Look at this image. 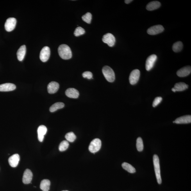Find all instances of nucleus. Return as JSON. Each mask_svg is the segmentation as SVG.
Segmentation results:
<instances>
[{
	"label": "nucleus",
	"mask_w": 191,
	"mask_h": 191,
	"mask_svg": "<svg viewBox=\"0 0 191 191\" xmlns=\"http://www.w3.org/2000/svg\"><path fill=\"white\" fill-rule=\"evenodd\" d=\"M58 51L59 55L64 60H69L72 58L71 50L68 45L65 44L60 45Z\"/></svg>",
	"instance_id": "f257e3e1"
},
{
	"label": "nucleus",
	"mask_w": 191,
	"mask_h": 191,
	"mask_svg": "<svg viewBox=\"0 0 191 191\" xmlns=\"http://www.w3.org/2000/svg\"><path fill=\"white\" fill-rule=\"evenodd\" d=\"M153 160L155 172L157 181L158 183L160 185L162 183V179H161V176L160 161H159V157L157 155H154Z\"/></svg>",
	"instance_id": "f03ea898"
},
{
	"label": "nucleus",
	"mask_w": 191,
	"mask_h": 191,
	"mask_svg": "<svg viewBox=\"0 0 191 191\" xmlns=\"http://www.w3.org/2000/svg\"><path fill=\"white\" fill-rule=\"evenodd\" d=\"M102 73L108 81L112 83L115 80V74L113 70L108 66H105L102 69Z\"/></svg>",
	"instance_id": "7ed1b4c3"
},
{
	"label": "nucleus",
	"mask_w": 191,
	"mask_h": 191,
	"mask_svg": "<svg viewBox=\"0 0 191 191\" xmlns=\"http://www.w3.org/2000/svg\"><path fill=\"white\" fill-rule=\"evenodd\" d=\"M101 147V140L99 138H96L91 142L88 149L91 153L95 154L99 151Z\"/></svg>",
	"instance_id": "20e7f679"
},
{
	"label": "nucleus",
	"mask_w": 191,
	"mask_h": 191,
	"mask_svg": "<svg viewBox=\"0 0 191 191\" xmlns=\"http://www.w3.org/2000/svg\"><path fill=\"white\" fill-rule=\"evenodd\" d=\"M140 76V72L137 69L133 70L131 73L129 77V81L131 84L134 85L138 82L139 80Z\"/></svg>",
	"instance_id": "39448f33"
},
{
	"label": "nucleus",
	"mask_w": 191,
	"mask_h": 191,
	"mask_svg": "<svg viewBox=\"0 0 191 191\" xmlns=\"http://www.w3.org/2000/svg\"><path fill=\"white\" fill-rule=\"evenodd\" d=\"M102 41L104 43L107 44L109 47H112L115 44L116 40L114 36L112 34L108 33L103 36Z\"/></svg>",
	"instance_id": "423d86ee"
},
{
	"label": "nucleus",
	"mask_w": 191,
	"mask_h": 191,
	"mask_svg": "<svg viewBox=\"0 0 191 191\" xmlns=\"http://www.w3.org/2000/svg\"><path fill=\"white\" fill-rule=\"evenodd\" d=\"M51 55V50L49 47L45 46L40 51V58L43 62H46L49 60Z\"/></svg>",
	"instance_id": "0eeeda50"
},
{
	"label": "nucleus",
	"mask_w": 191,
	"mask_h": 191,
	"mask_svg": "<svg viewBox=\"0 0 191 191\" xmlns=\"http://www.w3.org/2000/svg\"><path fill=\"white\" fill-rule=\"evenodd\" d=\"M17 22V20L15 18H8L6 20L4 26L6 30L8 32L13 31L15 28Z\"/></svg>",
	"instance_id": "6e6552de"
},
{
	"label": "nucleus",
	"mask_w": 191,
	"mask_h": 191,
	"mask_svg": "<svg viewBox=\"0 0 191 191\" xmlns=\"http://www.w3.org/2000/svg\"><path fill=\"white\" fill-rule=\"evenodd\" d=\"M157 58V57L154 54H152L147 58L145 63V68L147 71H149L153 68Z\"/></svg>",
	"instance_id": "1a4fd4ad"
},
{
	"label": "nucleus",
	"mask_w": 191,
	"mask_h": 191,
	"mask_svg": "<svg viewBox=\"0 0 191 191\" xmlns=\"http://www.w3.org/2000/svg\"><path fill=\"white\" fill-rule=\"evenodd\" d=\"M164 28L161 25L152 26L148 29L147 33L150 35H154L162 32L164 31Z\"/></svg>",
	"instance_id": "9d476101"
},
{
	"label": "nucleus",
	"mask_w": 191,
	"mask_h": 191,
	"mask_svg": "<svg viewBox=\"0 0 191 191\" xmlns=\"http://www.w3.org/2000/svg\"><path fill=\"white\" fill-rule=\"evenodd\" d=\"M33 178V174L30 170L26 169L24 172L23 176V182L25 184L31 183Z\"/></svg>",
	"instance_id": "9b49d317"
},
{
	"label": "nucleus",
	"mask_w": 191,
	"mask_h": 191,
	"mask_svg": "<svg viewBox=\"0 0 191 191\" xmlns=\"http://www.w3.org/2000/svg\"><path fill=\"white\" fill-rule=\"evenodd\" d=\"M191 122V116L186 115L177 118L173 123L177 124H186Z\"/></svg>",
	"instance_id": "f8f14e48"
},
{
	"label": "nucleus",
	"mask_w": 191,
	"mask_h": 191,
	"mask_svg": "<svg viewBox=\"0 0 191 191\" xmlns=\"http://www.w3.org/2000/svg\"><path fill=\"white\" fill-rule=\"evenodd\" d=\"M20 160V157L19 154H13L9 159V164L11 167H15L19 164Z\"/></svg>",
	"instance_id": "ddd939ff"
},
{
	"label": "nucleus",
	"mask_w": 191,
	"mask_h": 191,
	"mask_svg": "<svg viewBox=\"0 0 191 191\" xmlns=\"http://www.w3.org/2000/svg\"><path fill=\"white\" fill-rule=\"evenodd\" d=\"M191 72V67L190 66L184 67L178 70L177 74L179 77H183L188 76Z\"/></svg>",
	"instance_id": "4468645a"
},
{
	"label": "nucleus",
	"mask_w": 191,
	"mask_h": 191,
	"mask_svg": "<svg viewBox=\"0 0 191 191\" xmlns=\"http://www.w3.org/2000/svg\"><path fill=\"white\" fill-rule=\"evenodd\" d=\"M16 86L14 84L7 83L0 85V92H10L16 89Z\"/></svg>",
	"instance_id": "2eb2a0df"
},
{
	"label": "nucleus",
	"mask_w": 191,
	"mask_h": 191,
	"mask_svg": "<svg viewBox=\"0 0 191 191\" xmlns=\"http://www.w3.org/2000/svg\"><path fill=\"white\" fill-rule=\"evenodd\" d=\"M59 88V84L55 81H52L47 86L48 92L50 94H54L58 92Z\"/></svg>",
	"instance_id": "dca6fc26"
},
{
	"label": "nucleus",
	"mask_w": 191,
	"mask_h": 191,
	"mask_svg": "<svg viewBox=\"0 0 191 191\" xmlns=\"http://www.w3.org/2000/svg\"><path fill=\"white\" fill-rule=\"evenodd\" d=\"M47 131V127L43 125L40 126L38 129V139L40 142H43L44 140V136Z\"/></svg>",
	"instance_id": "f3484780"
},
{
	"label": "nucleus",
	"mask_w": 191,
	"mask_h": 191,
	"mask_svg": "<svg viewBox=\"0 0 191 191\" xmlns=\"http://www.w3.org/2000/svg\"><path fill=\"white\" fill-rule=\"evenodd\" d=\"M66 95L70 98H78L79 96V92L78 90L74 88H69L66 91Z\"/></svg>",
	"instance_id": "a211bd4d"
},
{
	"label": "nucleus",
	"mask_w": 191,
	"mask_h": 191,
	"mask_svg": "<svg viewBox=\"0 0 191 191\" xmlns=\"http://www.w3.org/2000/svg\"><path fill=\"white\" fill-rule=\"evenodd\" d=\"M26 52V46L23 45L18 49L17 53L18 60L21 61L24 60Z\"/></svg>",
	"instance_id": "6ab92c4d"
},
{
	"label": "nucleus",
	"mask_w": 191,
	"mask_h": 191,
	"mask_svg": "<svg viewBox=\"0 0 191 191\" xmlns=\"http://www.w3.org/2000/svg\"><path fill=\"white\" fill-rule=\"evenodd\" d=\"M161 3L157 1H152L150 2L146 6V9L148 11H153L157 9L160 7Z\"/></svg>",
	"instance_id": "aec40b11"
},
{
	"label": "nucleus",
	"mask_w": 191,
	"mask_h": 191,
	"mask_svg": "<svg viewBox=\"0 0 191 191\" xmlns=\"http://www.w3.org/2000/svg\"><path fill=\"white\" fill-rule=\"evenodd\" d=\"M188 88V86L185 83L180 82L175 84L173 88L175 92H182Z\"/></svg>",
	"instance_id": "412c9836"
},
{
	"label": "nucleus",
	"mask_w": 191,
	"mask_h": 191,
	"mask_svg": "<svg viewBox=\"0 0 191 191\" xmlns=\"http://www.w3.org/2000/svg\"><path fill=\"white\" fill-rule=\"evenodd\" d=\"M51 185V182L48 179H45L40 183V188L43 191H48Z\"/></svg>",
	"instance_id": "4be33fe9"
},
{
	"label": "nucleus",
	"mask_w": 191,
	"mask_h": 191,
	"mask_svg": "<svg viewBox=\"0 0 191 191\" xmlns=\"http://www.w3.org/2000/svg\"><path fill=\"white\" fill-rule=\"evenodd\" d=\"M122 167L123 169L130 173L133 174L136 172V170L133 166L128 163L124 162L122 164Z\"/></svg>",
	"instance_id": "5701e85b"
},
{
	"label": "nucleus",
	"mask_w": 191,
	"mask_h": 191,
	"mask_svg": "<svg viewBox=\"0 0 191 191\" xmlns=\"http://www.w3.org/2000/svg\"><path fill=\"white\" fill-rule=\"evenodd\" d=\"M65 104L62 102H57L53 104L51 107H50L49 110L51 112H54V111H56L64 107Z\"/></svg>",
	"instance_id": "b1692460"
},
{
	"label": "nucleus",
	"mask_w": 191,
	"mask_h": 191,
	"mask_svg": "<svg viewBox=\"0 0 191 191\" xmlns=\"http://www.w3.org/2000/svg\"><path fill=\"white\" fill-rule=\"evenodd\" d=\"M183 46L182 43L178 41L174 43L172 46V49L174 52L178 53L182 51Z\"/></svg>",
	"instance_id": "393cba45"
},
{
	"label": "nucleus",
	"mask_w": 191,
	"mask_h": 191,
	"mask_svg": "<svg viewBox=\"0 0 191 191\" xmlns=\"http://www.w3.org/2000/svg\"><path fill=\"white\" fill-rule=\"evenodd\" d=\"M136 147L137 151L140 152H142L144 148L143 141L142 138L140 137H139L137 139L136 141Z\"/></svg>",
	"instance_id": "a878e982"
},
{
	"label": "nucleus",
	"mask_w": 191,
	"mask_h": 191,
	"mask_svg": "<svg viewBox=\"0 0 191 191\" xmlns=\"http://www.w3.org/2000/svg\"><path fill=\"white\" fill-rule=\"evenodd\" d=\"M69 142L67 140H63L61 142L59 145V149L61 152L65 151L69 147Z\"/></svg>",
	"instance_id": "bb28decb"
},
{
	"label": "nucleus",
	"mask_w": 191,
	"mask_h": 191,
	"mask_svg": "<svg viewBox=\"0 0 191 191\" xmlns=\"http://www.w3.org/2000/svg\"><path fill=\"white\" fill-rule=\"evenodd\" d=\"M65 138L68 141L73 142L76 140V136L73 133L70 132L66 134Z\"/></svg>",
	"instance_id": "cd10ccee"
},
{
	"label": "nucleus",
	"mask_w": 191,
	"mask_h": 191,
	"mask_svg": "<svg viewBox=\"0 0 191 191\" xmlns=\"http://www.w3.org/2000/svg\"><path fill=\"white\" fill-rule=\"evenodd\" d=\"M92 15L90 13H87L82 17L83 21L88 24H90L92 21Z\"/></svg>",
	"instance_id": "c85d7f7f"
},
{
	"label": "nucleus",
	"mask_w": 191,
	"mask_h": 191,
	"mask_svg": "<svg viewBox=\"0 0 191 191\" xmlns=\"http://www.w3.org/2000/svg\"><path fill=\"white\" fill-rule=\"evenodd\" d=\"M85 33V29L81 27H78L75 29L74 35L76 37H78V36L84 35Z\"/></svg>",
	"instance_id": "c756f323"
},
{
	"label": "nucleus",
	"mask_w": 191,
	"mask_h": 191,
	"mask_svg": "<svg viewBox=\"0 0 191 191\" xmlns=\"http://www.w3.org/2000/svg\"><path fill=\"white\" fill-rule=\"evenodd\" d=\"M162 98L161 97H158L155 99L153 103V106L154 107H155L157 106L158 104L161 103V101H162Z\"/></svg>",
	"instance_id": "7c9ffc66"
},
{
	"label": "nucleus",
	"mask_w": 191,
	"mask_h": 191,
	"mask_svg": "<svg viewBox=\"0 0 191 191\" xmlns=\"http://www.w3.org/2000/svg\"><path fill=\"white\" fill-rule=\"evenodd\" d=\"M82 76L84 78L91 79L92 78L93 75L92 72L89 71H86L83 73Z\"/></svg>",
	"instance_id": "2f4dec72"
},
{
	"label": "nucleus",
	"mask_w": 191,
	"mask_h": 191,
	"mask_svg": "<svg viewBox=\"0 0 191 191\" xmlns=\"http://www.w3.org/2000/svg\"><path fill=\"white\" fill-rule=\"evenodd\" d=\"M133 1V0H125V3L127 4H128L129 3H130L131 2Z\"/></svg>",
	"instance_id": "473e14b6"
},
{
	"label": "nucleus",
	"mask_w": 191,
	"mask_h": 191,
	"mask_svg": "<svg viewBox=\"0 0 191 191\" xmlns=\"http://www.w3.org/2000/svg\"></svg>",
	"instance_id": "72a5a7b5"
}]
</instances>
